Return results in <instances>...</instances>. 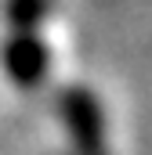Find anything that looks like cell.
Masks as SVG:
<instances>
[{"label": "cell", "mask_w": 152, "mask_h": 155, "mask_svg": "<svg viewBox=\"0 0 152 155\" xmlns=\"http://www.w3.org/2000/svg\"><path fill=\"white\" fill-rule=\"evenodd\" d=\"M58 116L73 137L76 155H109L105 137V112L98 105V94L87 87H65L58 94Z\"/></svg>", "instance_id": "1"}, {"label": "cell", "mask_w": 152, "mask_h": 155, "mask_svg": "<svg viewBox=\"0 0 152 155\" xmlns=\"http://www.w3.org/2000/svg\"><path fill=\"white\" fill-rule=\"evenodd\" d=\"M0 61L18 90H36L51 69V54L33 29H11V36L0 43Z\"/></svg>", "instance_id": "2"}, {"label": "cell", "mask_w": 152, "mask_h": 155, "mask_svg": "<svg viewBox=\"0 0 152 155\" xmlns=\"http://www.w3.org/2000/svg\"><path fill=\"white\" fill-rule=\"evenodd\" d=\"M4 15L11 22V29H33L51 15V0H7L4 4Z\"/></svg>", "instance_id": "3"}]
</instances>
